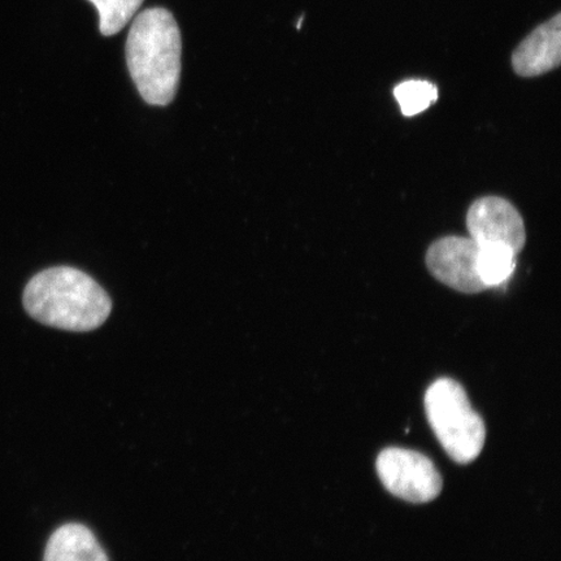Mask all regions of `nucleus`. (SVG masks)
I'll return each mask as SVG.
<instances>
[{
	"instance_id": "obj_5",
	"label": "nucleus",
	"mask_w": 561,
	"mask_h": 561,
	"mask_svg": "<svg viewBox=\"0 0 561 561\" xmlns=\"http://www.w3.org/2000/svg\"><path fill=\"white\" fill-rule=\"evenodd\" d=\"M480 244L472 238L445 237L426 252L427 270L439 283L465 294L486 290L477 271Z\"/></svg>"
},
{
	"instance_id": "obj_3",
	"label": "nucleus",
	"mask_w": 561,
	"mask_h": 561,
	"mask_svg": "<svg viewBox=\"0 0 561 561\" xmlns=\"http://www.w3.org/2000/svg\"><path fill=\"white\" fill-rule=\"evenodd\" d=\"M427 421L439 444L459 465L479 458L486 439L482 417L469 402L465 388L451 378H439L425 392Z\"/></svg>"
},
{
	"instance_id": "obj_2",
	"label": "nucleus",
	"mask_w": 561,
	"mask_h": 561,
	"mask_svg": "<svg viewBox=\"0 0 561 561\" xmlns=\"http://www.w3.org/2000/svg\"><path fill=\"white\" fill-rule=\"evenodd\" d=\"M182 37L178 21L165 9H149L133 21L126 39V65L144 101L170 104L181 77Z\"/></svg>"
},
{
	"instance_id": "obj_7",
	"label": "nucleus",
	"mask_w": 561,
	"mask_h": 561,
	"mask_svg": "<svg viewBox=\"0 0 561 561\" xmlns=\"http://www.w3.org/2000/svg\"><path fill=\"white\" fill-rule=\"evenodd\" d=\"M561 60V15L551 20L528 35L512 55V67L522 77H537L560 66Z\"/></svg>"
},
{
	"instance_id": "obj_10",
	"label": "nucleus",
	"mask_w": 561,
	"mask_h": 561,
	"mask_svg": "<svg viewBox=\"0 0 561 561\" xmlns=\"http://www.w3.org/2000/svg\"><path fill=\"white\" fill-rule=\"evenodd\" d=\"M100 13V31L104 37L121 33L136 16L144 0H89Z\"/></svg>"
},
{
	"instance_id": "obj_4",
	"label": "nucleus",
	"mask_w": 561,
	"mask_h": 561,
	"mask_svg": "<svg viewBox=\"0 0 561 561\" xmlns=\"http://www.w3.org/2000/svg\"><path fill=\"white\" fill-rule=\"evenodd\" d=\"M376 468L383 486L407 502H432L444 486L436 465L427 456L407 448H385L378 455Z\"/></svg>"
},
{
	"instance_id": "obj_8",
	"label": "nucleus",
	"mask_w": 561,
	"mask_h": 561,
	"mask_svg": "<svg viewBox=\"0 0 561 561\" xmlns=\"http://www.w3.org/2000/svg\"><path fill=\"white\" fill-rule=\"evenodd\" d=\"M44 561H108V558L85 525L72 523L53 533Z\"/></svg>"
},
{
	"instance_id": "obj_1",
	"label": "nucleus",
	"mask_w": 561,
	"mask_h": 561,
	"mask_svg": "<svg viewBox=\"0 0 561 561\" xmlns=\"http://www.w3.org/2000/svg\"><path fill=\"white\" fill-rule=\"evenodd\" d=\"M27 313L41 324L69 332H90L104 324L112 301L103 287L70 266L42 271L24 291Z\"/></svg>"
},
{
	"instance_id": "obj_11",
	"label": "nucleus",
	"mask_w": 561,
	"mask_h": 561,
	"mask_svg": "<svg viewBox=\"0 0 561 561\" xmlns=\"http://www.w3.org/2000/svg\"><path fill=\"white\" fill-rule=\"evenodd\" d=\"M394 96L404 116H415L438 100V88L430 81L410 80L399 83Z\"/></svg>"
},
{
	"instance_id": "obj_6",
	"label": "nucleus",
	"mask_w": 561,
	"mask_h": 561,
	"mask_svg": "<svg viewBox=\"0 0 561 561\" xmlns=\"http://www.w3.org/2000/svg\"><path fill=\"white\" fill-rule=\"evenodd\" d=\"M469 234L479 244H502L520 254L526 242L524 220L512 203L500 196L476 201L467 215Z\"/></svg>"
},
{
	"instance_id": "obj_9",
	"label": "nucleus",
	"mask_w": 561,
	"mask_h": 561,
	"mask_svg": "<svg viewBox=\"0 0 561 561\" xmlns=\"http://www.w3.org/2000/svg\"><path fill=\"white\" fill-rule=\"evenodd\" d=\"M516 254L506 245L480 244L477 271L482 284L494 287L506 283L515 271Z\"/></svg>"
}]
</instances>
